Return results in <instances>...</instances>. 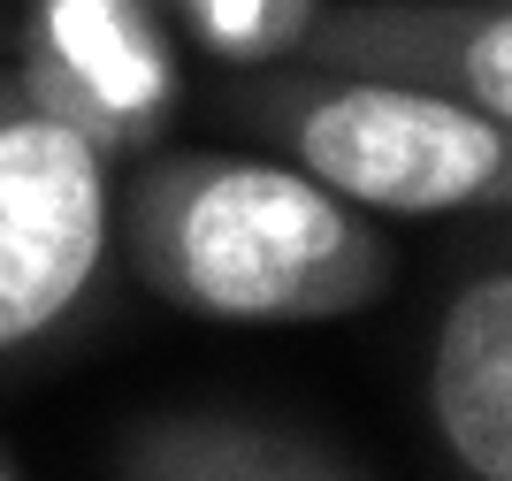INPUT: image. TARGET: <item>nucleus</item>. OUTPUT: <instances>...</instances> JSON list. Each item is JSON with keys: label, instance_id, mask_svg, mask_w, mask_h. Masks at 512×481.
<instances>
[{"label": "nucleus", "instance_id": "nucleus-3", "mask_svg": "<svg viewBox=\"0 0 512 481\" xmlns=\"http://www.w3.org/2000/svg\"><path fill=\"white\" fill-rule=\"evenodd\" d=\"M115 168L31 107L16 69H0V359L77 321L107 268Z\"/></svg>", "mask_w": 512, "mask_h": 481}, {"label": "nucleus", "instance_id": "nucleus-7", "mask_svg": "<svg viewBox=\"0 0 512 481\" xmlns=\"http://www.w3.org/2000/svg\"><path fill=\"white\" fill-rule=\"evenodd\" d=\"M115 481H360V474L291 428H260L237 413H169L123 436Z\"/></svg>", "mask_w": 512, "mask_h": 481}, {"label": "nucleus", "instance_id": "nucleus-8", "mask_svg": "<svg viewBox=\"0 0 512 481\" xmlns=\"http://www.w3.org/2000/svg\"><path fill=\"white\" fill-rule=\"evenodd\" d=\"M169 23L199 54L230 69H276L299 54V39L314 31L321 0H161Z\"/></svg>", "mask_w": 512, "mask_h": 481}, {"label": "nucleus", "instance_id": "nucleus-2", "mask_svg": "<svg viewBox=\"0 0 512 481\" xmlns=\"http://www.w3.org/2000/svg\"><path fill=\"white\" fill-rule=\"evenodd\" d=\"M260 138L367 214H467L512 207V123L428 100L406 84L314 77L276 62L245 92Z\"/></svg>", "mask_w": 512, "mask_h": 481}, {"label": "nucleus", "instance_id": "nucleus-5", "mask_svg": "<svg viewBox=\"0 0 512 481\" xmlns=\"http://www.w3.org/2000/svg\"><path fill=\"white\" fill-rule=\"evenodd\" d=\"M291 69L406 84L512 123V0H321Z\"/></svg>", "mask_w": 512, "mask_h": 481}, {"label": "nucleus", "instance_id": "nucleus-1", "mask_svg": "<svg viewBox=\"0 0 512 481\" xmlns=\"http://www.w3.org/2000/svg\"><path fill=\"white\" fill-rule=\"evenodd\" d=\"M123 260L199 321H337L390 291V237L306 168L153 153L123 191Z\"/></svg>", "mask_w": 512, "mask_h": 481}, {"label": "nucleus", "instance_id": "nucleus-6", "mask_svg": "<svg viewBox=\"0 0 512 481\" xmlns=\"http://www.w3.org/2000/svg\"><path fill=\"white\" fill-rule=\"evenodd\" d=\"M428 413L474 481H512V268H482L444 306Z\"/></svg>", "mask_w": 512, "mask_h": 481}, {"label": "nucleus", "instance_id": "nucleus-9", "mask_svg": "<svg viewBox=\"0 0 512 481\" xmlns=\"http://www.w3.org/2000/svg\"><path fill=\"white\" fill-rule=\"evenodd\" d=\"M0 481H16V466H8V459H0Z\"/></svg>", "mask_w": 512, "mask_h": 481}, {"label": "nucleus", "instance_id": "nucleus-4", "mask_svg": "<svg viewBox=\"0 0 512 481\" xmlns=\"http://www.w3.org/2000/svg\"><path fill=\"white\" fill-rule=\"evenodd\" d=\"M16 84L107 168L161 153L184 107V54L161 0H23Z\"/></svg>", "mask_w": 512, "mask_h": 481}]
</instances>
